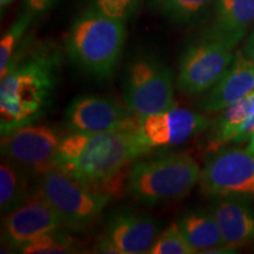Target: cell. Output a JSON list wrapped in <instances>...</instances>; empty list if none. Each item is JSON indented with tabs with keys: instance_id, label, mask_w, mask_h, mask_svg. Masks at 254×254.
<instances>
[{
	"instance_id": "cell-1",
	"label": "cell",
	"mask_w": 254,
	"mask_h": 254,
	"mask_svg": "<svg viewBox=\"0 0 254 254\" xmlns=\"http://www.w3.org/2000/svg\"><path fill=\"white\" fill-rule=\"evenodd\" d=\"M153 150L141 128L113 132H73L63 136L57 167L104 194L120 192L124 174L136 159Z\"/></svg>"
},
{
	"instance_id": "cell-2",
	"label": "cell",
	"mask_w": 254,
	"mask_h": 254,
	"mask_svg": "<svg viewBox=\"0 0 254 254\" xmlns=\"http://www.w3.org/2000/svg\"><path fill=\"white\" fill-rule=\"evenodd\" d=\"M62 67V56L51 45L13 56L0 73V127L5 134L33 124L52 103Z\"/></svg>"
},
{
	"instance_id": "cell-3",
	"label": "cell",
	"mask_w": 254,
	"mask_h": 254,
	"mask_svg": "<svg viewBox=\"0 0 254 254\" xmlns=\"http://www.w3.org/2000/svg\"><path fill=\"white\" fill-rule=\"evenodd\" d=\"M125 38V23L87 7L69 28L66 51L80 71L105 80L118 66Z\"/></svg>"
},
{
	"instance_id": "cell-4",
	"label": "cell",
	"mask_w": 254,
	"mask_h": 254,
	"mask_svg": "<svg viewBox=\"0 0 254 254\" xmlns=\"http://www.w3.org/2000/svg\"><path fill=\"white\" fill-rule=\"evenodd\" d=\"M200 176L201 170L190 154H165L133 165L127 190L144 205H166L185 198L199 184Z\"/></svg>"
},
{
	"instance_id": "cell-5",
	"label": "cell",
	"mask_w": 254,
	"mask_h": 254,
	"mask_svg": "<svg viewBox=\"0 0 254 254\" xmlns=\"http://www.w3.org/2000/svg\"><path fill=\"white\" fill-rule=\"evenodd\" d=\"M34 190L57 212L65 228L75 232L91 227L111 199L58 167L38 178Z\"/></svg>"
},
{
	"instance_id": "cell-6",
	"label": "cell",
	"mask_w": 254,
	"mask_h": 254,
	"mask_svg": "<svg viewBox=\"0 0 254 254\" xmlns=\"http://www.w3.org/2000/svg\"><path fill=\"white\" fill-rule=\"evenodd\" d=\"M125 105L142 120L174 107V75L166 64L152 55L129 62L123 78Z\"/></svg>"
},
{
	"instance_id": "cell-7",
	"label": "cell",
	"mask_w": 254,
	"mask_h": 254,
	"mask_svg": "<svg viewBox=\"0 0 254 254\" xmlns=\"http://www.w3.org/2000/svg\"><path fill=\"white\" fill-rule=\"evenodd\" d=\"M199 186L209 198L254 201V154L238 147L212 152L201 170Z\"/></svg>"
},
{
	"instance_id": "cell-8",
	"label": "cell",
	"mask_w": 254,
	"mask_h": 254,
	"mask_svg": "<svg viewBox=\"0 0 254 254\" xmlns=\"http://www.w3.org/2000/svg\"><path fill=\"white\" fill-rule=\"evenodd\" d=\"M63 136L47 125L17 127L1 134V155L31 178H39L57 167V157Z\"/></svg>"
},
{
	"instance_id": "cell-9",
	"label": "cell",
	"mask_w": 254,
	"mask_h": 254,
	"mask_svg": "<svg viewBox=\"0 0 254 254\" xmlns=\"http://www.w3.org/2000/svg\"><path fill=\"white\" fill-rule=\"evenodd\" d=\"M233 59V49L202 32L184 50L177 75L178 90L190 95L206 93L224 75Z\"/></svg>"
},
{
	"instance_id": "cell-10",
	"label": "cell",
	"mask_w": 254,
	"mask_h": 254,
	"mask_svg": "<svg viewBox=\"0 0 254 254\" xmlns=\"http://www.w3.org/2000/svg\"><path fill=\"white\" fill-rule=\"evenodd\" d=\"M65 122L69 131L86 133L128 131L141 125L126 105L95 94L75 97L66 109Z\"/></svg>"
},
{
	"instance_id": "cell-11",
	"label": "cell",
	"mask_w": 254,
	"mask_h": 254,
	"mask_svg": "<svg viewBox=\"0 0 254 254\" xmlns=\"http://www.w3.org/2000/svg\"><path fill=\"white\" fill-rule=\"evenodd\" d=\"M159 234V225L150 215L119 211L110 218L95 252L114 254L147 253Z\"/></svg>"
},
{
	"instance_id": "cell-12",
	"label": "cell",
	"mask_w": 254,
	"mask_h": 254,
	"mask_svg": "<svg viewBox=\"0 0 254 254\" xmlns=\"http://www.w3.org/2000/svg\"><path fill=\"white\" fill-rule=\"evenodd\" d=\"M65 228L62 219L51 205L33 190L25 204L2 219V240L19 250L44 234Z\"/></svg>"
},
{
	"instance_id": "cell-13",
	"label": "cell",
	"mask_w": 254,
	"mask_h": 254,
	"mask_svg": "<svg viewBox=\"0 0 254 254\" xmlns=\"http://www.w3.org/2000/svg\"><path fill=\"white\" fill-rule=\"evenodd\" d=\"M212 122L204 114L189 109L163 111L141 120V132L152 147L183 145L193 136L207 131Z\"/></svg>"
},
{
	"instance_id": "cell-14",
	"label": "cell",
	"mask_w": 254,
	"mask_h": 254,
	"mask_svg": "<svg viewBox=\"0 0 254 254\" xmlns=\"http://www.w3.org/2000/svg\"><path fill=\"white\" fill-rule=\"evenodd\" d=\"M254 92V64L238 51L227 71L200 100L205 112H221Z\"/></svg>"
},
{
	"instance_id": "cell-15",
	"label": "cell",
	"mask_w": 254,
	"mask_h": 254,
	"mask_svg": "<svg viewBox=\"0 0 254 254\" xmlns=\"http://www.w3.org/2000/svg\"><path fill=\"white\" fill-rule=\"evenodd\" d=\"M213 15L204 33L234 50L254 24V0H215Z\"/></svg>"
},
{
	"instance_id": "cell-16",
	"label": "cell",
	"mask_w": 254,
	"mask_h": 254,
	"mask_svg": "<svg viewBox=\"0 0 254 254\" xmlns=\"http://www.w3.org/2000/svg\"><path fill=\"white\" fill-rule=\"evenodd\" d=\"M211 212L217 220L222 245L237 250L254 241V212L246 200L217 199Z\"/></svg>"
},
{
	"instance_id": "cell-17",
	"label": "cell",
	"mask_w": 254,
	"mask_h": 254,
	"mask_svg": "<svg viewBox=\"0 0 254 254\" xmlns=\"http://www.w3.org/2000/svg\"><path fill=\"white\" fill-rule=\"evenodd\" d=\"M221 112V116L208 128L206 147L212 152L220 150L226 145L236 144L240 125L251 114H254V92Z\"/></svg>"
},
{
	"instance_id": "cell-18",
	"label": "cell",
	"mask_w": 254,
	"mask_h": 254,
	"mask_svg": "<svg viewBox=\"0 0 254 254\" xmlns=\"http://www.w3.org/2000/svg\"><path fill=\"white\" fill-rule=\"evenodd\" d=\"M177 222L196 253H207L222 245L220 228L212 212L202 209L186 212Z\"/></svg>"
},
{
	"instance_id": "cell-19",
	"label": "cell",
	"mask_w": 254,
	"mask_h": 254,
	"mask_svg": "<svg viewBox=\"0 0 254 254\" xmlns=\"http://www.w3.org/2000/svg\"><path fill=\"white\" fill-rule=\"evenodd\" d=\"M32 178L14 165L2 161L0 165V211L8 214L27 201L33 190L30 189Z\"/></svg>"
},
{
	"instance_id": "cell-20",
	"label": "cell",
	"mask_w": 254,
	"mask_h": 254,
	"mask_svg": "<svg viewBox=\"0 0 254 254\" xmlns=\"http://www.w3.org/2000/svg\"><path fill=\"white\" fill-rule=\"evenodd\" d=\"M215 0H150L154 12L179 25H194L213 7Z\"/></svg>"
},
{
	"instance_id": "cell-21",
	"label": "cell",
	"mask_w": 254,
	"mask_h": 254,
	"mask_svg": "<svg viewBox=\"0 0 254 254\" xmlns=\"http://www.w3.org/2000/svg\"><path fill=\"white\" fill-rule=\"evenodd\" d=\"M62 230L50 232L32 240L31 243L21 246L19 252L25 254H67L79 252L72 238Z\"/></svg>"
},
{
	"instance_id": "cell-22",
	"label": "cell",
	"mask_w": 254,
	"mask_h": 254,
	"mask_svg": "<svg viewBox=\"0 0 254 254\" xmlns=\"http://www.w3.org/2000/svg\"><path fill=\"white\" fill-rule=\"evenodd\" d=\"M196 253L180 230L178 222L165 228L147 251V254H193Z\"/></svg>"
},
{
	"instance_id": "cell-23",
	"label": "cell",
	"mask_w": 254,
	"mask_h": 254,
	"mask_svg": "<svg viewBox=\"0 0 254 254\" xmlns=\"http://www.w3.org/2000/svg\"><path fill=\"white\" fill-rule=\"evenodd\" d=\"M32 20H33L32 14L24 11L2 36L1 41H0V73L4 72L7 67L12 57L14 56L15 49L20 43L24 33L27 31Z\"/></svg>"
},
{
	"instance_id": "cell-24",
	"label": "cell",
	"mask_w": 254,
	"mask_h": 254,
	"mask_svg": "<svg viewBox=\"0 0 254 254\" xmlns=\"http://www.w3.org/2000/svg\"><path fill=\"white\" fill-rule=\"evenodd\" d=\"M142 0H87V7L127 24L136 14Z\"/></svg>"
},
{
	"instance_id": "cell-25",
	"label": "cell",
	"mask_w": 254,
	"mask_h": 254,
	"mask_svg": "<svg viewBox=\"0 0 254 254\" xmlns=\"http://www.w3.org/2000/svg\"><path fill=\"white\" fill-rule=\"evenodd\" d=\"M58 0H24V11L32 14V17H40L50 11Z\"/></svg>"
},
{
	"instance_id": "cell-26",
	"label": "cell",
	"mask_w": 254,
	"mask_h": 254,
	"mask_svg": "<svg viewBox=\"0 0 254 254\" xmlns=\"http://www.w3.org/2000/svg\"><path fill=\"white\" fill-rule=\"evenodd\" d=\"M244 55L246 56V58H249L251 62L254 64V26L251 30L250 36L247 37V40L245 43V46L243 49Z\"/></svg>"
},
{
	"instance_id": "cell-27",
	"label": "cell",
	"mask_w": 254,
	"mask_h": 254,
	"mask_svg": "<svg viewBox=\"0 0 254 254\" xmlns=\"http://www.w3.org/2000/svg\"><path fill=\"white\" fill-rule=\"evenodd\" d=\"M12 2H13V0H0V9H1V13H4L5 9L7 8Z\"/></svg>"
},
{
	"instance_id": "cell-28",
	"label": "cell",
	"mask_w": 254,
	"mask_h": 254,
	"mask_svg": "<svg viewBox=\"0 0 254 254\" xmlns=\"http://www.w3.org/2000/svg\"><path fill=\"white\" fill-rule=\"evenodd\" d=\"M247 150H249L251 153L254 154V131L250 136V144H249V146H247Z\"/></svg>"
}]
</instances>
